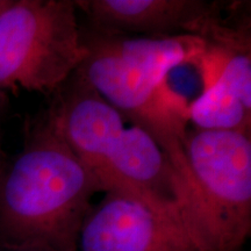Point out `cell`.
<instances>
[{
  "label": "cell",
  "instance_id": "cell-1",
  "mask_svg": "<svg viewBox=\"0 0 251 251\" xmlns=\"http://www.w3.org/2000/svg\"><path fill=\"white\" fill-rule=\"evenodd\" d=\"M98 192L99 180L63 139L47 106L26 124L20 152L0 169V248L76 251Z\"/></svg>",
  "mask_w": 251,
  "mask_h": 251
},
{
  "label": "cell",
  "instance_id": "cell-2",
  "mask_svg": "<svg viewBox=\"0 0 251 251\" xmlns=\"http://www.w3.org/2000/svg\"><path fill=\"white\" fill-rule=\"evenodd\" d=\"M181 143L196 187L193 243L240 251L251 234L250 134L187 128Z\"/></svg>",
  "mask_w": 251,
  "mask_h": 251
},
{
  "label": "cell",
  "instance_id": "cell-3",
  "mask_svg": "<svg viewBox=\"0 0 251 251\" xmlns=\"http://www.w3.org/2000/svg\"><path fill=\"white\" fill-rule=\"evenodd\" d=\"M74 0H12L0 13V92L51 96L87 56Z\"/></svg>",
  "mask_w": 251,
  "mask_h": 251
},
{
  "label": "cell",
  "instance_id": "cell-4",
  "mask_svg": "<svg viewBox=\"0 0 251 251\" xmlns=\"http://www.w3.org/2000/svg\"><path fill=\"white\" fill-rule=\"evenodd\" d=\"M85 29L105 36L193 35L211 41L228 21L229 2L209 0H76Z\"/></svg>",
  "mask_w": 251,
  "mask_h": 251
},
{
  "label": "cell",
  "instance_id": "cell-5",
  "mask_svg": "<svg viewBox=\"0 0 251 251\" xmlns=\"http://www.w3.org/2000/svg\"><path fill=\"white\" fill-rule=\"evenodd\" d=\"M76 251H199L179 221L140 200L105 192L80 226Z\"/></svg>",
  "mask_w": 251,
  "mask_h": 251
},
{
  "label": "cell",
  "instance_id": "cell-6",
  "mask_svg": "<svg viewBox=\"0 0 251 251\" xmlns=\"http://www.w3.org/2000/svg\"><path fill=\"white\" fill-rule=\"evenodd\" d=\"M97 179L103 193L113 191L140 200L184 227L187 200L183 181L168 155L142 128H125Z\"/></svg>",
  "mask_w": 251,
  "mask_h": 251
},
{
  "label": "cell",
  "instance_id": "cell-7",
  "mask_svg": "<svg viewBox=\"0 0 251 251\" xmlns=\"http://www.w3.org/2000/svg\"><path fill=\"white\" fill-rule=\"evenodd\" d=\"M48 107L63 139L97 178L115 141L126 128L124 115L91 85L79 70L51 94Z\"/></svg>",
  "mask_w": 251,
  "mask_h": 251
},
{
  "label": "cell",
  "instance_id": "cell-8",
  "mask_svg": "<svg viewBox=\"0 0 251 251\" xmlns=\"http://www.w3.org/2000/svg\"><path fill=\"white\" fill-rule=\"evenodd\" d=\"M81 36L121 63L157 81L178 67L196 65L207 41L193 35L166 37L105 36L81 28Z\"/></svg>",
  "mask_w": 251,
  "mask_h": 251
},
{
  "label": "cell",
  "instance_id": "cell-9",
  "mask_svg": "<svg viewBox=\"0 0 251 251\" xmlns=\"http://www.w3.org/2000/svg\"><path fill=\"white\" fill-rule=\"evenodd\" d=\"M188 122L200 130L250 134L251 109L220 81H215L188 103Z\"/></svg>",
  "mask_w": 251,
  "mask_h": 251
},
{
  "label": "cell",
  "instance_id": "cell-10",
  "mask_svg": "<svg viewBox=\"0 0 251 251\" xmlns=\"http://www.w3.org/2000/svg\"><path fill=\"white\" fill-rule=\"evenodd\" d=\"M8 111V99L7 93L0 92V169H1L2 164H4L5 159L7 158V153L5 152L4 148H2V128H4V122L7 115Z\"/></svg>",
  "mask_w": 251,
  "mask_h": 251
},
{
  "label": "cell",
  "instance_id": "cell-11",
  "mask_svg": "<svg viewBox=\"0 0 251 251\" xmlns=\"http://www.w3.org/2000/svg\"><path fill=\"white\" fill-rule=\"evenodd\" d=\"M0 251H56L45 248H0Z\"/></svg>",
  "mask_w": 251,
  "mask_h": 251
},
{
  "label": "cell",
  "instance_id": "cell-12",
  "mask_svg": "<svg viewBox=\"0 0 251 251\" xmlns=\"http://www.w3.org/2000/svg\"><path fill=\"white\" fill-rule=\"evenodd\" d=\"M12 0H0V13L11 5Z\"/></svg>",
  "mask_w": 251,
  "mask_h": 251
}]
</instances>
